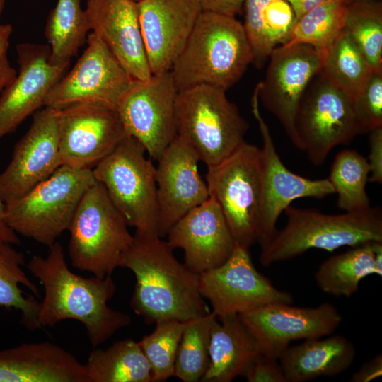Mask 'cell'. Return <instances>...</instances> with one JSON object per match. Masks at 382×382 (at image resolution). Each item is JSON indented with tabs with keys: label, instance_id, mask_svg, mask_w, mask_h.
<instances>
[{
	"label": "cell",
	"instance_id": "obj_1",
	"mask_svg": "<svg viewBox=\"0 0 382 382\" xmlns=\"http://www.w3.org/2000/svg\"><path fill=\"white\" fill-rule=\"evenodd\" d=\"M27 267L45 290L38 315L42 328L52 327L66 319L76 320L84 325L88 340L96 348L131 323L129 315L108 305L116 291L111 275L85 277L74 273L59 241L49 246L45 257L33 255Z\"/></svg>",
	"mask_w": 382,
	"mask_h": 382
},
{
	"label": "cell",
	"instance_id": "obj_2",
	"mask_svg": "<svg viewBox=\"0 0 382 382\" xmlns=\"http://www.w3.org/2000/svg\"><path fill=\"white\" fill-rule=\"evenodd\" d=\"M119 267L135 275L130 306L146 323L186 322L211 312L199 291V274L180 262L173 249L158 236L135 233Z\"/></svg>",
	"mask_w": 382,
	"mask_h": 382
},
{
	"label": "cell",
	"instance_id": "obj_3",
	"mask_svg": "<svg viewBox=\"0 0 382 382\" xmlns=\"http://www.w3.org/2000/svg\"><path fill=\"white\" fill-rule=\"evenodd\" d=\"M251 59L243 24L236 17L202 11L170 71L178 91L206 84L226 91Z\"/></svg>",
	"mask_w": 382,
	"mask_h": 382
},
{
	"label": "cell",
	"instance_id": "obj_4",
	"mask_svg": "<svg viewBox=\"0 0 382 382\" xmlns=\"http://www.w3.org/2000/svg\"><path fill=\"white\" fill-rule=\"evenodd\" d=\"M284 213V228L261 247L260 262L264 267L293 259L311 249L332 252L344 246L382 242L380 207L327 214L289 206Z\"/></svg>",
	"mask_w": 382,
	"mask_h": 382
},
{
	"label": "cell",
	"instance_id": "obj_5",
	"mask_svg": "<svg viewBox=\"0 0 382 382\" xmlns=\"http://www.w3.org/2000/svg\"><path fill=\"white\" fill-rule=\"evenodd\" d=\"M177 135L207 166L228 158L245 141L249 124L226 91L200 84L178 91L175 101Z\"/></svg>",
	"mask_w": 382,
	"mask_h": 382
},
{
	"label": "cell",
	"instance_id": "obj_6",
	"mask_svg": "<svg viewBox=\"0 0 382 382\" xmlns=\"http://www.w3.org/2000/svg\"><path fill=\"white\" fill-rule=\"evenodd\" d=\"M99 182L83 194L69 226L68 253L72 266L104 278L119 267L134 236Z\"/></svg>",
	"mask_w": 382,
	"mask_h": 382
},
{
	"label": "cell",
	"instance_id": "obj_7",
	"mask_svg": "<svg viewBox=\"0 0 382 382\" xmlns=\"http://www.w3.org/2000/svg\"><path fill=\"white\" fill-rule=\"evenodd\" d=\"M96 182L92 169L62 165L27 193L6 204L7 224L17 234L49 247L68 231L83 194Z\"/></svg>",
	"mask_w": 382,
	"mask_h": 382
},
{
	"label": "cell",
	"instance_id": "obj_8",
	"mask_svg": "<svg viewBox=\"0 0 382 382\" xmlns=\"http://www.w3.org/2000/svg\"><path fill=\"white\" fill-rule=\"evenodd\" d=\"M146 153L126 135L92 171L135 233L159 236L156 167Z\"/></svg>",
	"mask_w": 382,
	"mask_h": 382
},
{
	"label": "cell",
	"instance_id": "obj_9",
	"mask_svg": "<svg viewBox=\"0 0 382 382\" xmlns=\"http://www.w3.org/2000/svg\"><path fill=\"white\" fill-rule=\"evenodd\" d=\"M206 183L236 242L249 248L257 241L262 207L261 148L245 141L228 158L207 167Z\"/></svg>",
	"mask_w": 382,
	"mask_h": 382
},
{
	"label": "cell",
	"instance_id": "obj_10",
	"mask_svg": "<svg viewBox=\"0 0 382 382\" xmlns=\"http://www.w3.org/2000/svg\"><path fill=\"white\" fill-rule=\"evenodd\" d=\"M318 76L306 89L296 120L297 148L315 166L324 163L335 146L366 132L357 115L354 98L320 72Z\"/></svg>",
	"mask_w": 382,
	"mask_h": 382
},
{
	"label": "cell",
	"instance_id": "obj_11",
	"mask_svg": "<svg viewBox=\"0 0 382 382\" xmlns=\"http://www.w3.org/2000/svg\"><path fill=\"white\" fill-rule=\"evenodd\" d=\"M199 291L219 320L274 303H293L292 295L280 290L259 272L249 248L236 243L222 265L200 273Z\"/></svg>",
	"mask_w": 382,
	"mask_h": 382
},
{
	"label": "cell",
	"instance_id": "obj_12",
	"mask_svg": "<svg viewBox=\"0 0 382 382\" xmlns=\"http://www.w3.org/2000/svg\"><path fill=\"white\" fill-rule=\"evenodd\" d=\"M178 89L170 71L133 81L117 106L126 135L138 140L157 161L177 136Z\"/></svg>",
	"mask_w": 382,
	"mask_h": 382
},
{
	"label": "cell",
	"instance_id": "obj_13",
	"mask_svg": "<svg viewBox=\"0 0 382 382\" xmlns=\"http://www.w3.org/2000/svg\"><path fill=\"white\" fill-rule=\"evenodd\" d=\"M71 70L51 88L44 107L62 109L81 103H100L117 109L133 80L103 42L93 32Z\"/></svg>",
	"mask_w": 382,
	"mask_h": 382
},
{
	"label": "cell",
	"instance_id": "obj_14",
	"mask_svg": "<svg viewBox=\"0 0 382 382\" xmlns=\"http://www.w3.org/2000/svg\"><path fill=\"white\" fill-rule=\"evenodd\" d=\"M62 164L93 169L126 136L116 108L81 103L57 110Z\"/></svg>",
	"mask_w": 382,
	"mask_h": 382
},
{
	"label": "cell",
	"instance_id": "obj_15",
	"mask_svg": "<svg viewBox=\"0 0 382 382\" xmlns=\"http://www.w3.org/2000/svg\"><path fill=\"white\" fill-rule=\"evenodd\" d=\"M269 59L265 79L257 83L259 100L298 147V110L308 86L322 69L323 50L308 45H280Z\"/></svg>",
	"mask_w": 382,
	"mask_h": 382
},
{
	"label": "cell",
	"instance_id": "obj_16",
	"mask_svg": "<svg viewBox=\"0 0 382 382\" xmlns=\"http://www.w3.org/2000/svg\"><path fill=\"white\" fill-rule=\"evenodd\" d=\"M259 101L257 84L251 98V107L262 139V199L257 231V241L262 247L277 233V221L293 201L305 197L322 199L335 193V190L328 178H306L284 166L260 113Z\"/></svg>",
	"mask_w": 382,
	"mask_h": 382
},
{
	"label": "cell",
	"instance_id": "obj_17",
	"mask_svg": "<svg viewBox=\"0 0 382 382\" xmlns=\"http://www.w3.org/2000/svg\"><path fill=\"white\" fill-rule=\"evenodd\" d=\"M238 317L256 340L260 352L277 359L292 341L331 335L342 321L341 313L330 303L314 308L274 303Z\"/></svg>",
	"mask_w": 382,
	"mask_h": 382
},
{
	"label": "cell",
	"instance_id": "obj_18",
	"mask_svg": "<svg viewBox=\"0 0 382 382\" xmlns=\"http://www.w3.org/2000/svg\"><path fill=\"white\" fill-rule=\"evenodd\" d=\"M57 110L45 107L16 144L11 159L0 173V192L6 204L27 193L62 166Z\"/></svg>",
	"mask_w": 382,
	"mask_h": 382
},
{
	"label": "cell",
	"instance_id": "obj_19",
	"mask_svg": "<svg viewBox=\"0 0 382 382\" xmlns=\"http://www.w3.org/2000/svg\"><path fill=\"white\" fill-rule=\"evenodd\" d=\"M16 52L18 71L0 97V139L44 106L49 91L70 63H52L49 45L20 43Z\"/></svg>",
	"mask_w": 382,
	"mask_h": 382
},
{
	"label": "cell",
	"instance_id": "obj_20",
	"mask_svg": "<svg viewBox=\"0 0 382 382\" xmlns=\"http://www.w3.org/2000/svg\"><path fill=\"white\" fill-rule=\"evenodd\" d=\"M157 161L158 235L163 238L175 222L207 200L209 194L198 170L199 157L181 137L177 135Z\"/></svg>",
	"mask_w": 382,
	"mask_h": 382
},
{
	"label": "cell",
	"instance_id": "obj_21",
	"mask_svg": "<svg viewBox=\"0 0 382 382\" xmlns=\"http://www.w3.org/2000/svg\"><path fill=\"white\" fill-rule=\"evenodd\" d=\"M168 244L184 252L185 265L200 274L225 262L236 241L212 197L187 212L168 231Z\"/></svg>",
	"mask_w": 382,
	"mask_h": 382
},
{
	"label": "cell",
	"instance_id": "obj_22",
	"mask_svg": "<svg viewBox=\"0 0 382 382\" xmlns=\"http://www.w3.org/2000/svg\"><path fill=\"white\" fill-rule=\"evenodd\" d=\"M137 4L151 71H168L202 11L199 1L141 0Z\"/></svg>",
	"mask_w": 382,
	"mask_h": 382
},
{
	"label": "cell",
	"instance_id": "obj_23",
	"mask_svg": "<svg viewBox=\"0 0 382 382\" xmlns=\"http://www.w3.org/2000/svg\"><path fill=\"white\" fill-rule=\"evenodd\" d=\"M89 30L107 46L133 81L152 75L141 33L138 4L132 0H88Z\"/></svg>",
	"mask_w": 382,
	"mask_h": 382
},
{
	"label": "cell",
	"instance_id": "obj_24",
	"mask_svg": "<svg viewBox=\"0 0 382 382\" xmlns=\"http://www.w3.org/2000/svg\"><path fill=\"white\" fill-rule=\"evenodd\" d=\"M355 354L352 342L343 335H335L289 346L278 360L288 382H306L340 374L352 364Z\"/></svg>",
	"mask_w": 382,
	"mask_h": 382
},
{
	"label": "cell",
	"instance_id": "obj_25",
	"mask_svg": "<svg viewBox=\"0 0 382 382\" xmlns=\"http://www.w3.org/2000/svg\"><path fill=\"white\" fill-rule=\"evenodd\" d=\"M214 320L210 332L209 363L202 382H231L244 376L260 352L238 316Z\"/></svg>",
	"mask_w": 382,
	"mask_h": 382
},
{
	"label": "cell",
	"instance_id": "obj_26",
	"mask_svg": "<svg viewBox=\"0 0 382 382\" xmlns=\"http://www.w3.org/2000/svg\"><path fill=\"white\" fill-rule=\"evenodd\" d=\"M243 11L251 63L261 68L272 51L287 41L296 16L286 0H245Z\"/></svg>",
	"mask_w": 382,
	"mask_h": 382
},
{
	"label": "cell",
	"instance_id": "obj_27",
	"mask_svg": "<svg viewBox=\"0 0 382 382\" xmlns=\"http://www.w3.org/2000/svg\"><path fill=\"white\" fill-rule=\"evenodd\" d=\"M84 366L89 382H152L139 342L129 338L106 349L94 348Z\"/></svg>",
	"mask_w": 382,
	"mask_h": 382
},
{
	"label": "cell",
	"instance_id": "obj_28",
	"mask_svg": "<svg viewBox=\"0 0 382 382\" xmlns=\"http://www.w3.org/2000/svg\"><path fill=\"white\" fill-rule=\"evenodd\" d=\"M374 242L352 247L323 262L314 276L318 288L337 297L357 293L364 278L376 274Z\"/></svg>",
	"mask_w": 382,
	"mask_h": 382
},
{
	"label": "cell",
	"instance_id": "obj_29",
	"mask_svg": "<svg viewBox=\"0 0 382 382\" xmlns=\"http://www.w3.org/2000/svg\"><path fill=\"white\" fill-rule=\"evenodd\" d=\"M24 264L21 252L11 244L0 243V306L20 311L21 323L30 330H35L42 328L38 321L40 302L32 296H25L18 285L23 284L37 296L39 290L23 271Z\"/></svg>",
	"mask_w": 382,
	"mask_h": 382
},
{
	"label": "cell",
	"instance_id": "obj_30",
	"mask_svg": "<svg viewBox=\"0 0 382 382\" xmlns=\"http://www.w3.org/2000/svg\"><path fill=\"white\" fill-rule=\"evenodd\" d=\"M89 27L81 0H57L47 17L45 35L54 64L70 62L86 42Z\"/></svg>",
	"mask_w": 382,
	"mask_h": 382
},
{
	"label": "cell",
	"instance_id": "obj_31",
	"mask_svg": "<svg viewBox=\"0 0 382 382\" xmlns=\"http://www.w3.org/2000/svg\"><path fill=\"white\" fill-rule=\"evenodd\" d=\"M372 71L366 58L345 29L323 50L320 74L354 98Z\"/></svg>",
	"mask_w": 382,
	"mask_h": 382
},
{
	"label": "cell",
	"instance_id": "obj_32",
	"mask_svg": "<svg viewBox=\"0 0 382 382\" xmlns=\"http://www.w3.org/2000/svg\"><path fill=\"white\" fill-rule=\"evenodd\" d=\"M369 173L367 158L357 151L343 149L337 154L328 178L337 195L340 209L352 212L370 207L366 191Z\"/></svg>",
	"mask_w": 382,
	"mask_h": 382
},
{
	"label": "cell",
	"instance_id": "obj_33",
	"mask_svg": "<svg viewBox=\"0 0 382 382\" xmlns=\"http://www.w3.org/2000/svg\"><path fill=\"white\" fill-rule=\"evenodd\" d=\"M348 4L330 1L299 18L287 41L282 45H308L326 50L345 29Z\"/></svg>",
	"mask_w": 382,
	"mask_h": 382
},
{
	"label": "cell",
	"instance_id": "obj_34",
	"mask_svg": "<svg viewBox=\"0 0 382 382\" xmlns=\"http://www.w3.org/2000/svg\"><path fill=\"white\" fill-rule=\"evenodd\" d=\"M216 317L209 313L185 322L178 346L174 376L183 382L200 381L209 363V340Z\"/></svg>",
	"mask_w": 382,
	"mask_h": 382
},
{
	"label": "cell",
	"instance_id": "obj_35",
	"mask_svg": "<svg viewBox=\"0 0 382 382\" xmlns=\"http://www.w3.org/2000/svg\"><path fill=\"white\" fill-rule=\"evenodd\" d=\"M345 30L372 71H382L381 3L354 0L349 4Z\"/></svg>",
	"mask_w": 382,
	"mask_h": 382
},
{
	"label": "cell",
	"instance_id": "obj_36",
	"mask_svg": "<svg viewBox=\"0 0 382 382\" xmlns=\"http://www.w3.org/2000/svg\"><path fill=\"white\" fill-rule=\"evenodd\" d=\"M185 322L162 320L154 331L138 342L150 366L152 382L174 376L175 362Z\"/></svg>",
	"mask_w": 382,
	"mask_h": 382
},
{
	"label": "cell",
	"instance_id": "obj_37",
	"mask_svg": "<svg viewBox=\"0 0 382 382\" xmlns=\"http://www.w3.org/2000/svg\"><path fill=\"white\" fill-rule=\"evenodd\" d=\"M354 103L358 119L366 132L382 127V71L371 72Z\"/></svg>",
	"mask_w": 382,
	"mask_h": 382
},
{
	"label": "cell",
	"instance_id": "obj_38",
	"mask_svg": "<svg viewBox=\"0 0 382 382\" xmlns=\"http://www.w3.org/2000/svg\"><path fill=\"white\" fill-rule=\"evenodd\" d=\"M248 382H288L278 359L260 352L244 376Z\"/></svg>",
	"mask_w": 382,
	"mask_h": 382
},
{
	"label": "cell",
	"instance_id": "obj_39",
	"mask_svg": "<svg viewBox=\"0 0 382 382\" xmlns=\"http://www.w3.org/2000/svg\"><path fill=\"white\" fill-rule=\"evenodd\" d=\"M12 32L13 27L11 24L0 25V97L17 74V71L11 66L8 56Z\"/></svg>",
	"mask_w": 382,
	"mask_h": 382
},
{
	"label": "cell",
	"instance_id": "obj_40",
	"mask_svg": "<svg viewBox=\"0 0 382 382\" xmlns=\"http://www.w3.org/2000/svg\"><path fill=\"white\" fill-rule=\"evenodd\" d=\"M370 153L367 159L369 166V181L382 182V127L370 131L369 139Z\"/></svg>",
	"mask_w": 382,
	"mask_h": 382
},
{
	"label": "cell",
	"instance_id": "obj_41",
	"mask_svg": "<svg viewBox=\"0 0 382 382\" xmlns=\"http://www.w3.org/2000/svg\"><path fill=\"white\" fill-rule=\"evenodd\" d=\"M202 11L236 17L243 11L245 0H199Z\"/></svg>",
	"mask_w": 382,
	"mask_h": 382
},
{
	"label": "cell",
	"instance_id": "obj_42",
	"mask_svg": "<svg viewBox=\"0 0 382 382\" xmlns=\"http://www.w3.org/2000/svg\"><path fill=\"white\" fill-rule=\"evenodd\" d=\"M382 375V355L378 354L363 364L350 378L351 382H369Z\"/></svg>",
	"mask_w": 382,
	"mask_h": 382
},
{
	"label": "cell",
	"instance_id": "obj_43",
	"mask_svg": "<svg viewBox=\"0 0 382 382\" xmlns=\"http://www.w3.org/2000/svg\"><path fill=\"white\" fill-rule=\"evenodd\" d=\"M6 204L0 192V243L11 245L21 243L18 234L8 225L6 219Z\"/></svg>",
	"mask_w": 382,
	"mask_h": 382
},
{
	"label": "cell",
	"instance_id": "obj_44",
	"mask_svg": "<svg viewBox=\"0 0 382 382\" xmlns=\"http://www.w3.org/2000/svg\"><path fill=\"white\" fill-rule=\"evenodd\" d=\"M291 6L296 16V21L315 7L330 1H342L350 4L354 0H286Z\"/></svg>",
	"mask_w": 382,
	"mask_h": 382
},
{
	"label": "cell",
	"instance_id": "obj_45",
	"mask_svg": "<svg viewBox=\"0 0 382 382\" xmlns=\"http://www.w3.org/2000/svg\"><path fill=\"white\" fill-rule=\"evenodd\" d=\"M376 275L382 276V242H374Z\"/></svg>",
	"mask_w": 382,
	"mask_h": 382
},
{
	"label": "cell",
	"instance_id": "obj_46",
	"mask_svg": "<svg viewBox=\"0 0 382 382\" xmlns=\"http://www.w3.org/2000/svg\"><path fill=\"white\" fill-rule=\"evenodd\" d=\"M7 0H0V25H1V15H2V13H3V11H4V6H5V4Z\"/></svg>",
	"mask_w": 382,
	"mask_h": 382
},
{
	"label": "cell",
	"instance_id": "obj_47",
	"mask_svg": "<svg viewBox=\"0 0 382 382\" xmlns=\"http://www.w3.org/2000/svg\"><path fill=\"white\" fill-rule=\"evenodd\" d=\"M360 1H379V0H360Z\"/></svg>",
	"mask_w": 382,
	"mask_h": 382
},
{
	"label": "cell",
	"instance_id": "obj_48",
	"mask_svg": "<svg viewBox=\"0 0 382 382\" xmlns=\"http://www.w3.org/2000/svg\"><path fill=\"white\" fill-rule=\"evenodd\" d=\"M132 1H134L138 2V1H141V0H132Z\"/></svg>",
	"mask_w": 382,
	"mask_h": 382
}]
</instances>
